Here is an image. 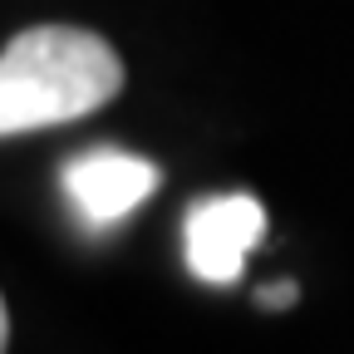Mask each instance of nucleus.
Masks as SVG:
<instances>
[{
	"label": "nucleus",
	"instance_id": "nucleus-4",
	"mask_svg": "<svg viewBox=\"0 0 354 354\" xmlns=\"http://www.w3.org/2000/svg\"><path fill=\"white\" fill-rule=\"evenodd\" d=\"M256 300H261L266 310H281V305H295V300H300V290H295V281H276V286L256 290Z\"/></svg>",
	"mask_w": 354,
	"mask_h": 354
},
{
	"label": "nucleus",
	"instance_id": "nucleus-2",
	"mask_svg": "<svg viewBox=\"0 0 354 354\" xmlns=\"http://www.w3.org/2000/svg\"><path fill=\"white\" fill-rule=\"evenodd\" d=\"M266 241V207L251 192H227V197H202L187 212L183 246L192 276L207 286H232L241 276L246 256Z\"/></svg>",
	"mask_w": 354,
	"mask_h": 354
},
{
	"label": "nucleus",
	"instance_id": "nucleus-3",
	"mask_svg": "<svg viewBox=\"0 0 354 354\" xmlns=\"http://www.w3.org/2000/svg\"><path fill=\"white\" fill-rule=\"evenodd\" d=\"M64 197L69 207L88 221V227H113V221L133 216L162 183V172L138 158V153H118V148H94L79 153L64 167Z\"/></svg>",
	"mask_w": 354,
	"mask_h": 354
},
{
	"label": "nucleus",
	"instance_id": "nucleus-1",
	"mask_svg": "<svg viewBox=\"0 0 354 354\" xmlns=\"http://www.w3.org/2000/svg\"><path fill=\"white\" fill-rule=\"evenodd\" d=\"M118 88L123 59L109 39L69 25L25 30L0 55V133L20 138L35 128L74 123L104 109Z\"/></svg>",
	"mask_w": 354,
	"mask_h": 354
}]
</instances>
